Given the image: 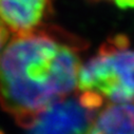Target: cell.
<instances>
[{
    "label": "cell",
    "mask_w": 134,
    "mask_h": 134,
    "mask_svg": "<svg viewBox=\"0 0 134 134\" xmlns=\"http://www.w3.org/2000/svg\"><path fill=\"white\" fill-rule=\"evenodd\" d=\"M75 37L39 27L13 35L0 54V107L22 128L77 91L81 69Z\"/></svg>",
    "instance_id": "1"
},
{
    "label": "cell",
    "mask_w": 134,
    "mask_h": 134,
    "mask_svg": "<svg viewBox=\"0 0 134 134\" xmlns=\"http://www.w3.org/2000/svg\"><path fill=\"white\" fill-rule=\"evenodd\" d=\"M86 134H134V106L108 105L98 111Z\"/></svg>",
    "instance_id": "5"
},
{
    "label": "cell",
    "mask_w": 134,
    "mask_h": 134,
    "mask_svg": "<svg viewBox=\"0 0 134 134\" xmlns=\"http://www.w3.org/2000/svg\"><path fill=\"white\" fill-rule=\"evenodd\" d=\"M124 34L110 37L82 63L77 91L93 92L113 104L134 100V50Z\"/></svg>",
    "instance_id": "2"
},
{
    "label": "cell",
    "mask_w": 134,
    "mask_h": 134,
    "mask_svg": "<svg viewBox=\"0 0 134 134\" xmlns=\"http://www.w3.org/2000/svg\"><path fill=\"white\" fill-rule=\"evenodd\" d=\"M96 1H99V0H96Z\"/></svg>",
    "instance_id": "8"
},
{
    "label": "cell",
    "mask_w": 134,
    "mask_h": 134,
    "mask_svg": "<svg viewBox=\"0 0 134 134\" xmlns=\"http://www.w3.org/2000/svg\"><path fill=\"white\" fill-rule=\"evenodd\" d=\"M9 37H10V31L4 25V23L0 20V54H1L2 50L7 46L8 41L10 40Z\"/></svg>",
    "instance_id": "6"
},
{
    "label": "cell",
    "mask_w": 134,
    "mask_h": 134,
    "mask_svg": "<svg viewBox=\"0 0 134 134\" xmlns=\"http://www.w3.org/2000/svg\"><path fill=\"white\" fill-rule=\"evenodd\" d=\"M52 11L53 0H0V20L13 35L41 27Z\"/></svg>",
    "instance_id": "4"
},
{
    "label": "cell",
    "mask_w": 134,
    "mask_h": 134,
    "mask_svg": "<svg viewBox=\"0 0 134 134\" xmlns=\"http://www.w3.org/2000/svg\"><path fill=\"white\" fill-rule=\"evenodd\" d=\"M104 100L96 93L76 91L41 113L24 128L25 134H86Z\"/></svg>",
    "instance_id": "3"
},
{
    "label": "cell",
    "mask_w": 134,
    "mask_h": 134,
    "mask_svg": "<svg viewBox=\"0 0 134 134\" xmlns=\"http://www.w3.org/2000/svg\"><path fill=\"white\" fill-rule=\"evenodd\" d=\"M114 1L119 9H134V0H114Z\"/></svg>",
    "instance_id": "7"
}]
</instances>
